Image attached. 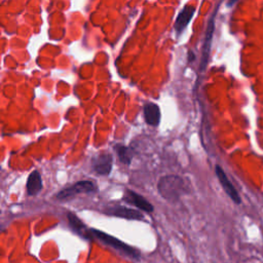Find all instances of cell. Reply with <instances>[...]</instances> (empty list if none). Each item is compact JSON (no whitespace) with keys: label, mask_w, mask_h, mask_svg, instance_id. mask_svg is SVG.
<instances>
[{"label":"cell","mask_w":263,"mask_h":263,"mask_svg":"<svg viewBox=\"0 0 263 263\" xmlns=\"http://www.w3.org/2000/svg\"><path fill=\"white\" fill-rule=\"evenodd\" d=\"M159 193L168 201L176 202L184 194L190 192L188 182L177 175H167L160 179L157 183Z\"/></svg>","instance_id":"1"},{"label":"cell","mask_w":263,"mask_h":263,"mask_svg":"<svg viewBox=\"0 0 263 263\" xmlns=\"http://www.w3.org/2000/svg\"><path fill=\"white\" fill-rule=\"evenodd\" d=\"M91 232L100 241H102L103 243L111 246L112 248H114L116 250H120V251L126 253L127 255L134 257V258H138L140 256V253L137 250H135L134 248L130 247L129 245L125 244L124 242L118 240L116 238L107 235V233H105L103 231H100V230H97V229H91Z\"/></svg>","instance_id":"2"},{"label":"cell","mask_w":263,"mask_h":263,"mask_svg":"<svg viewBox=\"0 0 263 263\" xmlns=\"http://www.w3.org/2000/svg\"><path fill=\"white\" fill-rule=\"evenodd\" d=\"M97 191V185L94 184L92 181L89 180H82L80 182H77L73 184L72 186H69L63 190H61L57 194L58 199H69L73 198L77 194L80 193H93Z\"/></svg>","instance_id":"3"},{"label":"cell","mask_w":263,"mask_h":263,"mask_svg":"<svg viewBox=\"0 0 263 263\" xmlns=\"http://www.w3.org/2000/svg\"><path fill=\"white\" fill-rule=\"evenodd\" d=\"M112 163L113 157L110 153L103 152L93 157L92 160V167L93 170L102 176H108L112 170Z\"/></svg>","instance_id":"4"},{"label":"cell","mask_w":263,"mask_h":263,"mask_svg":"<svg viewBox=\"0 0 263 263\" xmlns=\"http://www.w3.org/2000/svg\"><path fill=\"white\" fill-rule=\"evenodd\" d=\"M216 175L220 181V184L222 185L224 191L227 193V195L235 201L237 204L241 203V197L239 192L237 191L236 187L233 186V184L230 182V180L228 179V177L226 176V174L224 172V170L220 167V166H216Z\"/></svg>","instance_id":"5"},{"label":"cell","mask_w":263,"mask_h":263,"mask_svg":"<svg viewBox=\"0 0 263 263\" xmlns=\"http://www.w3.org/2000/svg\"><path fill=\"white\" fill-rule=\"evenodd\" d=\"M217 10L215 14L212 16V18L209 21V25L207 28V33H206V39H204V45L202 48V56H201V62H200V70H204V68L207 67L208 60H209V55H210V48H211V43H212V37L214 33L215 29V17H216Z\"/></svg>","instance_id":"6"},{"label":"cell","mask_w":263,"mask_h":263,"mask_svg":"<svg viewBox=\"0 0 263 263\" xmlns=\"http://www.w3.org/2000/svg\"><path fill=\"white\" fill-rule=\"evenodd\" d=\"M124 200L127 201L128 203H131L133 204V206H136L138 209L140 210H143L145 212L147 213H151L153 212V206L152 204L146 199L144 198L142 195L130 190V189H127L124 193Z\"/></svg>","instance_id":"7"},{"label":"cell","mask_w":263,"mask_h":263,"mask_svg":"<svg viewBox=\"0 0 263 263\" xmlns=\"http://www.w3.org/2000/svg\"><path fill=\"white\" fill-rule=\"evenodd\" d=\"M107 215H112L116 217H122L126 219H135V220H142L143 215L134 209L126 208L123 206H113L109 207L104 211Z\"/></svg>","instance_id":"8"},{"label":"cell","mask_w":263,"mask_h":263,"mask_svg":"<svg viewBox=\"0 0 263 263\" xmlns=\"http://www.w3.org/2000/svg\"><path fill=\"white\" fill-rule=\"evenodd\" d=\"M195 13V8L191 6H186L182 12L178 15L176 22H175V30H176L177 34H181L183 32L184 29L187 27L189 22L191 21L193 15Z\"/></svg>","instance_id":"9"},{"label":"cell","mask_w":263,"mask_h":263,"mask_svg":"<svg viewBox=\"0 0 263 263\" xmlns=\"http://www.w3.org/2000/svg\"><path fill=\"white\" fill-rule=\"evenodd\" d=\"M145 121L149 126L157 127L161 122V110L154 103H147L144 106Z\"/></svg>","instance_id":"10"},{"label":"cell","mask_w":263,"mask_h":263,"mask_svg":"<svg viewBox=\"0 0 263 263\" xmlns=\"http://www.w3.org/2000/svg\"><path fill=\"white\" fill-rule=\"evenodd\" d=\"M27 192L29 195H35L42 189V179L38 171H33L27 180Z\"/></svg>","instance_id":"11"},{"label":"cell","mask_w":263,"mask_h":263,"mask_svg":"<svg viewBox=\"0 0 263 263\" xmlns=\"http://www.w3.org/2000/svg\"><path fill=\"white\" fill-rule=\"evenodd\" d=\"M114 149H115L116 154H118V156H119V160L123 164L128 165V166L131 164L132 159H133V154H132V151L129 147H127V146H125L123 144H116L114 146Z\"/></svg>","instance_id":"12"},{"label":"cell","mask_w":263,"mask_h":263,"mask_svg":"<svg viewBox=\"0 0 263 263\" xmlns=\"http://www.w3.org/2000/svg\"><path fill=\"white\" fill-rule=\"evenodd\" d=\"M67 217H68V221H69L70 225H71L72 228H74L75 230L81 231V230L85 227L84 224H83L73 213H68Z\"/></svg>","instance_id":"13"},{"label":"cell","mask_w":263,"mask_h":263,"mask_svg":"<svg viewBox=\"0 0 263 263\" xmlns=\"http://www.w3.org/2000/svg\"><path fill=\"white\" fill-rule=\"evenodd\" d=\"M190 56V59H188V60H190V61H193L194 60V55H193V52L192 51H189L188 52V57Z\"/></svg>","instance_id":"14"},{"label":"cell","mask_w":263,"mask_h":263,"mask_svg":"<svg viewBox=\"0 0 263 263\" xmlns=\"http://www.w3.org/2000/svg\"><path fill=\"white\" fill-rule=\"evenodd\" d=\"M0 229H2V227H0Z\"/></svg>","instance_id":"15"}]
</instances>
